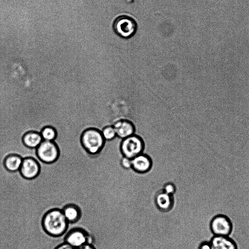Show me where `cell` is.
<instances>
[{"mask_svg": "<svg viewBox=\"0 0 249 249\" xmlns=\"http://www.w3.org/2000/svg\"><path fill=\"white\" fill-rule=\"evenodd\" d=\"M68 221L62 211L53 210L48 212L43 220V226L50 235L58 236L63 234L67 228Z\"/></svg>", "mask_w": 249, "mask_h": 249, "instance_id": "6da1fadb", "label": "cell"}, {"mask_svg": "<svg viewBox=\"0 0 249 249\" xmlns=\"http://www.w3.org/2000/svg\"><path fill=\"white\" fill-rule=\"evenodd\" d=\"M81 142L85 149L92 155L100 152L106 143L101 131L96 128L86 130L82 134Z\"/></svg>", "mask_w": 249, "mask_h": 249, "instance_id": "7a4b0ae2", "label": "cell"}, {"mask_svg": "<svg viewBox=\"0 0 249 249\" xmlns=\"http://www.w3.org/2000/svg\"><path fill=\"white\" fill-rule=\"evenodd\" d=\"M144 147L145 142L142 138L135 134L122 139L119 144L122 155L130 159L142 153Z\"/></svg>", "mask_w": 249, "mask_h": 249, "instance_id": "3957f363", "label": "cell"}, {"mask_svg": "<svg viewBox=\"0 0 249 249\" xmlns=\"http://www.w3.org/2000/svg\"><path fill=\"white\" fill-rule=\"evenodd\" d=\"M113 28L115 33L119 36L129 38L135 34L137 24L132 18L127 16H121L115 20Z\"/></svg>", "mask_w": 249, "mask_h": 249, "instance_id": "277c9868", "label": "cell"}, {"mask_svg": "<svg viewBox=\"0 0 249 249\" xmlns=\"http://www.w3.org/2000/svg\"><path fill=\"white\" fill-rule=\"evenodd\" d=\"M36 149L37 157L44 162L54 161L59 155L58 148L53 142L43 141Z\"/></svg>", "mask_w": 249, "mask_h": 249, "instance_id": "5b68a950", "label": "cell"}, {"mask_svg": "<svg viewBox=\"0 0 249 249\" xmlns=\"http://www.w3.org/2000/svg\"><path fill=\"white\" fill-rule=\"evenodd\" d=\"M211 229L214 235L228 236L232 226L229 219L224 215L214 216L211 222Z\"/></svg>", "mask_w": 249, "mask_h": 249, "instance_id": "8992f818", "label": "cell"}, {"mask_svg": "<svg viewBox=\"0 0 249 249\" xmlns=\"http://www.w3.org/2000/svg\"><path fill=\"white\" fill-rule=\"evenodd\" d=\"M112 125L115 129L117 137L121 140L135 134V125L128 120H118L115 121Z\"/></svg>", "mask_w": 249, "mask_h": 249, "instance_id": "52a82bcc", "label": "cell"}, {"mask_svg": "<svg viewBox=\"0 0 249 249\" xmlns=\"http://www.w3.org/2000/svg\"><path fill=\"white\" fill-rule=\"evenodd\" d=\"M39 170L38 162L33 158H28L23 159L19 171L23 177L32 179L37 176Z\"/></svg>", "mask_w": 249, "mask_h": 249, "instance_id": "ba28073f", "label": "cell"}, {"mask_svg": "<svg viewBox=\"0 0 249 249\" xmlns=\"http://www.w3.org/2000/svg\"><path fill=\"white\" fill-rule=\"evenodd\" d=\"M132 168L136 172L144 173L148 172L152 167V160L147 155L142 153L132 159Z\"/></svg>", "mask_w": 249, "mask_h": 249, "instance_id": "9c48e42d", "label": "cell"}, {"mask_svg": "<svg viewBox=\"0 0 249 249\" xmlns=\"http://www.w3.org/2000/svg\"><path fill=\"white\" fill-rule=\"evenodd\" d=\"M65 242L76 249L87 243V237L83 231L75 230L68 234Z\"/></svg>", "mask_w": 249, "mask_h": 249, "instance_id": "30bf717a", "label": "cell"}, {"mask_svg": "<svg viewBox=\"0 0 249 249\" xmlns=\"http://www.w3.org/2000/svg\"><path fill=\"white\" fill-rule=\"evenodd\" d=\"M210 244L211 249H238L235 243L229 236L214 235Z\"/></svg>", "mask_w": 249, "mask_h": 249, "instance_id": "8fae6325", "label": "cell"}, {"mask_svg": "<svg viewBox=\"0 0 249 249\" xmlns=\"http://www.w3.org/2000/svg\"><path fill=\"white\" fill-rule=\"evenodd\" d=\"M155 202L158 208L163 212H167L170 210L173 205L172 196L163 191L157 194Z\"/></svg>", "mask_w": 249, "mask_h": 249, "instance_id": "7c38bea8", "label": "cell"}, {"mask_svg": "<svg viewBox=\"0 0 249 249\" xmlns=\"http://www.w3.org/2000/svg\"><path fill=\"white\" fill-rule=\"evenodd\" d=\"M43 141L41 134L36 132H29L23 137V142L27 147L36 148Z\"/></svg>", "mask_w": 249, "mask_h": 249, "instance_id": "4fadbf2b", "label": "cell"}, {"mask_svg": "<svg viewBox=\"0 0 249 249\" xmlns=\"http://www.w3.org/2000/svg\"><path fill=\"white\" fill-rule=\"evenodd\" d=\"M23 159L18 155H11L5 160L4 166L9 171L15 172L19 170Z\"/></svg>", "mask_w": 249, "mask_h": 249, "instance_id": "5bb4252c", "label": "cell"}, {"mask_svg": "<svg viewBox=\"0 0 249 249\" xmlns=\"http://www.w3.org/2000/svg\"><path fill=\"white\" fill-rule=\"evenodd\" d=\"M62 212L68 222H74L79 218V211L74 206H67L64 208Z\"/></svg>", "mask_w": 249, "mask_h": 249, "instance_id": "9a60e30c", "label": "cell"}, {"mask_svg": "<svg viewBox=\"0 0 249 249\" xmlns=\"http://www.w3.org/2000/svg\"><path fill=\"white\" fill-rule=\"evenodd\" d=\"M101 133L106 142L112 141L117 137L115 129L112 125L104 126L101 130Z\"/></svg>", "mask_w": 249, "mask_h": 249, "instance_id": "2e32d148", "label": "cell"}, {"mask_svg": "<svg viewBox=\"0 0 249 249\" xmlns=\"http://www.w3.org/2000/svg\"><path fill=\"white\" fill-rule=\"evenodd\" d=\"M41 136L43 141L53 142L56 136L54 128L51 126H46L41 131Z\"/></svg>", "mask_w": 249, "mask_h": 249, "instance_id": "e0dca14e", "label": "cell"}, {"mask_svg": "<svg viewBox=\"0 0 249 249\" xmlns=\"http://www.w3.org/2000/svg\"><path fill=\"white\" fill-rule=\"evenodd\" d=\"M121 164L122 166L126 169H129L132 168L131 159L128 158L123 157L121 160Z\"/></svg>", "mask_w": 249, "mask_h": 249, "instance_id": "ac0fdd59", "label": "cell"}, {"mask_svg": "<svg viewBox=\"0 0 249 249\" xmlns=\"http://www.w3.org/2000/svg\"><path fill=\"white\" fill-rule=\"evenodd\" d=\"M175 191V187L172 183H167L163 187V192L170 195H173Z\"/></svg>", "mask_w": 249, "mask_h": 249, "instance_id": "d6986e66", "label": "cell"}, {"mask_svg": "<svg viewBox=\"0 0 249 249\" xmlns=\"http://www.w3.org/2000/svg\"><path fill=\"white\" fill-rule=\"evenodd\" d=\"M198 249H211L210 242L204 241L201 243Z\"/></svg>", "mask_w": 249, "mask_h": 249, "instance_id": "ffe728a7", "label": "cell"}, {"mask_svg": "<svg viewBox=\"0 0 249 249\" xmlns=\"http://www.w3.org/2000/svg\"><path fill=\"white\" fill-rule=\"evenodd\" d=\"M55 249H75L66 243H64L59 246H58Z\"/></svg>", "mask_w": 249, "mask_h": 249, "instance_id": "44dd1931", "label": "cell"}, {"mask_svg": "<svg viewBox=\"0 0 249 249\" xmlns=\"http://www.w3.org/2000/svg\"><path fill=\"white\" fill-rule=\"evenodd\" d=\"M76 249H95L91 245L85 244Z\"/></svg>", "mask_w": 249, "mask_h": 249, "instance_id": "7402d4cb", "label": "cell"}]
</instances>
